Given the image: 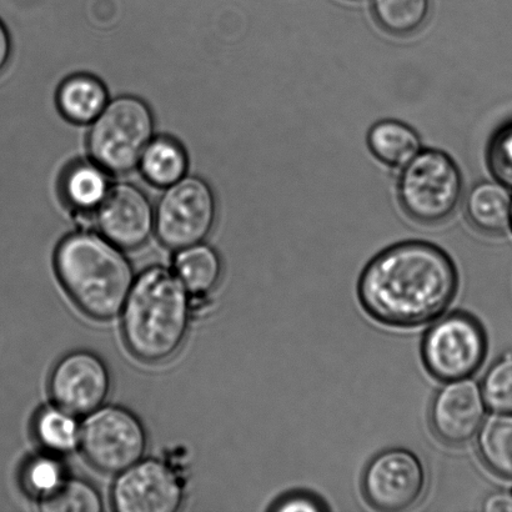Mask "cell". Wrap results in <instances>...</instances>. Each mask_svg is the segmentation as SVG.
Masks as SVG:
<instances>
[{
  "label": "cell",
  "instance_id": "obj_21",
  "mask_svg": "<svg viewBox=\"0 0 512 512\" xmlns=\"http://www.w3.org/2000/svg\"><path fill=\"white\" fill-rule=\"evenodd\" d=\"M478 434V453L483 464L499 478L512 480V413L489 416Z\"/></svg>",
  "mask_w": 512,
  "mask_h": 512
},
{
  "label": "cell",
  "instance_id": "obj_4",
  "mask_svg": "<svg viewBox=\"0 0 512 512\" xmlns=\"http://www.w3.org/2000/svg\"><path fill=\"white\" fill-rule=\"evenodd\" d=\"M459 165L443 150L424 149L403 167L398 183L401 208L420 224L444 223L463 197Z\"/></svg>",
  "mask_w": 512,
  "mask_h": 512
},
{
  "label": "cell",
  "instance_id": "obj_7",
  "mask_svg": "<svg viewBox=\"0 0 512 512\" xmlns=\"http://www.w3.org/2000/svg\"><path fill=\"white\" fill-rule=\"evenodd\" d=\"M79 449L93 468L118 475L144 459L148 434L133 411L124 406L103 405L85 416Z\"/></svg>",
  "mask_w": 512,
  "mask_h": 512
},
{
  "label": "cell",
  "instance_id": "obj_8",
  "mask_svg": "<svg viewBox=\"0 0 512 512\" xmlns=\"http://www.w3.org/2000/svg\"><path fill=\"white\" fill-rule=\"evenodd\" d=\"M215 218L217 204L212 188L198 177H184L165 188L155 208V233L160 243L178 252L204 243Z\"/></svg>",
  "mask_w": 512,
  "mask_h": 512
},
{
  "label": "cell",
  "instance_id": "obj_19",
  "mask_svg": "<svg viewBox=\"0 0 512 512\" xmlns=\"http://www.w3.org/2000/svg\"><path fill=\"white\" fill-rule=\"evenodd\" d=\"M174 271L192 296L209 295L217 288L223 273V263L212 247L200 243L178 250Z\"/></svg>",
  "mask_w": 512,
  "mask_h": 512
},
{
  "label": "cell",
  "instance_id": "obj_23",
  "mask_svg": "<svg viewBox=\"0 0 512 512\" xmlns=\"http://www.w3.org/2000/svg\"><path fill=\"white\" fill-rule=\"evenodd\" d=\"M43 512H100L102 495L92 483L79 478H67L54 493L38 501Z\"/></svg>",
  "mask_w": 512,
  "mask_h": 512
},
{
  "label": "cell",
  "instance_id": "obj_3",
  "mask_svg": "<svg viewBox=\"0 0 512 512\" xmlns=\"http://www.w3.org/2000/svg\"><path fill=\"white\" fill-rule=\"evenodd\" d=\"M60 284L89 318L108 321L122 314L135 278L124 250L103 235H68L54 254Z\"/></svg>",
  "mask_w": 512,
  "mask_h": 512
},
{
  "label": "cell",
  "instance_id": "obj_1",
  "mask_svg": "<svg viewBox=\"0 0 512 512\" xmlns=\"http://www.w3.org/2000/svg\"><path fill=\"white\" fill-rule=\"evenodd\" d=\"M460 276L451 256L429 242H404L375 255L361 273V308L376 323L414 329L434 323L458 294Z\"/></svg>",
  "mask_w": 512,
  "mask_h": 512
},
{
  "label": "cell",
  "instance_id": "obj_25",
  "mask_svg": "<svg viewBox=\"0 0 512 512\" xmlns=\"http://www.w3.org/2000/svg\"><path fill=\"white\" fill-rule=\"evenodd\" d=\"M486 408L494 413H512V353L490 366L481 383Z\"/></svg>",
  "mask_w": 512,
  "mask_h": 512
},
{
  "label": "cell",
  "instance_id": "obj_2",
  "mask_svg": "<svg viewBox=\"0 0 512 512\" xmlns=\"http://www.w3.org/2000/svg\"><path fill=\"white\" fill-rule=\"evenodd\" d=\"M192 295L174 270L150 266L135 278L122 311L130 353L147 364L172 359L187 338Z\"/></svg>",
  "mask_w": 512,
  "mask_h": 512
},
{
  "label": "cell",
  "instance_id": "obj_30",
  "mask_svg": "<svg viewBox=\"0 0 512 512\" xmlns=\"http://www.w3.org/2000/svg\"><path fill=\"white\" fill-rule=\"evenodd\" d=\"M510 228L512 229V203H511V223H510Z\"/></svg>",
  "mask_w": 512,
  "mask_h": 512
},
{
  "label": "cell",
  "instance_id": "obj_27",
  "mask_svg": "<svg viewBox=\"0 0 512 512\" xmlns=\"http://www.w3.org/2000/svg\"><path fill=\"white\" fill-rule=\"evenodd\" d=\"M269 510L275 512H320L329 511L330 508L319 496L308 493V491H290V493L275 500Z\"/></svg>",
  "mask_w": 512,
  "mask_h": 512
},
{
  "label": "cell",
  "instance_id": "obj_12",
  "mask_svg": "<svg viewBox=\"0 0 512 512\" xmlns=\"http://www.w3.org/2000/svg\"><path fill=\"white\" fill-rule=\"evenodd\" d=\"M485 414L484 396L475 381H449L431 401L430 428L441 443L460 448L479 433Z\"/></svg>",
  "mask_w": 512,
  "mask_h": 512
},
{
  "label": "cell",
  "instance_id": "obj_29",
  "mask_svg": "<svg viewBox=\"0 0 512 512\" xmlns=\"http://www.w3.org/2000/svg\"><path fill=\"white\" fill-rule=\"evenodd\" d=\"M10 57H12V40L7 27L0 20V74L7 68Z\"/></svg>",
  "mask_w": 512,
  "mask_h": 512
},
{
  "label": "cell",
  "instance_id": "obj_24",
  "mask_svg": "<svg viewBox=\"0 0 512 512\" xmlns=\"http://www.w3.org/2000/svg\"><path fill=\"white\" fill-rule=\"evenodd\" d=\"M59 456L44 453L33 456L23 465L20 473V483L27 494L33 498L42 500L62 485L68 478Z\"/></svg>",
  "mask_w": 512,
  "mask_h": 512
},
{
  "label": "cell",
  "instance_id": "obj_17",
  "mask_svg": "<svg viewBox=\"0 0 512 512\" xmlns=\"http://www.w3.org/2000/svg\"><path fill=\"white\" fill-rule=\"evenodd\" d=\"M60 113L74 124H92L108 104V93L100 80L74 75L60 85L57 95Z\"/></svg>",
  "mask_w": 512,
  "mask_h": 512
},
{
  "label": "cell",
  "instance_id": "obj_6",
  "mask_svg": "<svg viewBox=\"0 0 512 512\" xmlns=\"http://www.w3.org/2000/svg\"><path fill=\"white\" fill-rule=\"evenodd\" d=\"M488 355V335L473 314L454 311L440 316L426 331L421 343V358L434 379H469L478 373Z\"/></svg>",
  "mask_w": 512,
  "mask_h": 512
},
{
  "label": "cell",
  "instance_id": "obj_5",
  "mask_svg": "<svg viewBox=\"0 0 512 512\" xmlns=\"http://www.w3.org/2000/svg\"><path fill=\"white\" fill-rule=\"evenodd\" d=\"M153 133L148 105L139 98L120 97L108 103L92 123L89 152L109 174H127L139 165Z\"/></svg>",
  "mask_w": 512,
  "mask_h": 512
},
{
  "label": "cell",
  "instance_id": "obj_18",
  "mask_svg": "<svg viewBox=\"0 0 512 512\" xmlns=\"http://www.w3.org/2000/svg\"><path fill=\"white\" fill-rule=\"evenodd\" d=\"M79 416L57 404L44 406L33 420V434L45 453L63 456L79 449L82 424Z\"/></svg>",
  "mask_w": 512,
  "mask_h": 512
},
{
  "label": "cell",
  "instance_id": "obj_10",
  "mask_svg": "<svg viewBox=\"0 0 512 512\" xmlns=\"http://www.w3.org/2000/svg\"><path fill=\"white\" fill-rule=\"evenodd\" d=\"M185 486L173 464L142 459L118 474L112 489L113 508L119 512H175L182 509Z\"/></svg>",
  "mask_w": 512,
  "mask_h": 512
},
{
  "label": "cell",
  "instance_id": "obj_11",
  "mask_svg": "<svg viewBox=\"0 0 512 512\" xmlns=\"http://www.w3.org/2000/svg\"><path fill=\"white\" fill-rule=\"evenodd\" d=\"M112 390V375L105 361L88 350L72 351L54 366L49 378L53 403L77 416L102 408Z\"/></svg>",
  "mask_w": 512,
  "mask_h": 512
},
{
  "label": "cell",
  "instance_id": "obj_22",
  "mask_svg": "<svg viewBox=\"0 0 512 512\" xmlns=\"http://www.w3.org/2000/svg\"><path fill=\"white\" fill-rule=\"evenodd\" d=\"M430 0H371L375 22L393 37H411L424 27Z\"/></svg>",
  "mask_w": 512,
  "mask_h": 512
},
{
  "label": "cell",
  "instance_id": "obj_14",
  "mask_svg": "<svg viewBox=\"0 0 512 512\" xmlns=\"http://www.w3.org/2000/svg\"><path fill=\"white\" fill-rule=\"evenodd\" d=\"M512 199L498 182H481L470 190L465 203L471 225L486 235H503L510 229Z\"/></svg>",
  "mask_w": 512,
  "mask_h": 512
},
{
  "label": "cell",
  "instance_id": "obj_9",
  "mask_svg": "<svg viewBox=\"0 0 512 512\" xmlns=\"http://www.w3.org/2000/svg\"><path fill=\"white\" fill-rule=\"evenodd\" d=\"M428 485V474L418 455L403 448L381 451L366 465L361 491L371 508L404 511L419 503Z\"/></svg>",
  "mask_w": 512,
  "mask_h": 512
},
{
  "label": "cell",
  "instance_id": "obj_26",
  "mask_svg": "<svg viewBox=\"0 0 512 512\" xmlns=\"http://www.w3.org/2000/svg\"><path fill=\"white\" fill-rule=\"evenodd\" d=\"M486 163L496 182L512 189V120L500 125L491 135Z\"/></svg>",
  "mask_w": 512,
  "mask_h": 512
},
{
  "label": "cell",
  "instance_id": "obj_15",
  "mask_svg": "<svg viewBox=\"0 0 512 512\" xmlns=\"http://www.w3.org/2000/svg\"><path fill=\"white\" fill-rule=\"evenodd\" d=\"M60 187L65 203L80 214L97 212L112 189L109 173L95 162L73 164L64 173Z\"/></svg>",
  "mask_w": 512,
  "mask_h": 512
},
{
  "label": "cell",
  "instance_id": "obj_20",
  "mask_svg": "<svg viewBox=\"0 0 512 512\" xmlns=\"http://www.w3.org/2000/svg\"><path fill=\"white\" fill-rule=\"evenodd\" d=\"M139 167L150 184L168 188L187 174L188 157L177 140L169 137L153 138L140 158Z\"/></svg>",
  "mask_w": 512,
  "mask_h": 512
},
{
  "label": "cell",
  "instance_id": "obj_13",
  "mask_svg": "<svg viewBox=\"0 0 512 512\" xmlns=\"http://www.w3.org/2000/svg\"><path fill=\"white\" fill-rule=\"evenodd\" d=\"M100 234L123 250L142 248L155 232V210L142 190L122 183L97 210Z\"/></svg>",
  "mask_w": 512,
  "mask_h": 512
},
{
  "label": "cell",
  "instance_id": "obj_28",
  "mask_svg": "<svg viewBox=\"0 0 512 512\" xmlns=\"http://www.w3.org/2000/svg\"><path fill=\"white\" fill-rule=\"evenodd\" d=\"M483 510L488 512H512V490L490 494L484 501Z\"/></svg>",
  "mask_w": 512,
  "mask_h": 512
},
{
  "label": "cell",
  "instance_id": "obj_16",
  "mask_svg": "<svg viewBox=\"0 0 512 512\" xmlns=\"http://www.w3.org/2000/svg\"><path fill=\"white\" fill-rule=\"evenodd\" d=\"M368 147L379 162L390 168H403L420 152L421 139L410 125L386 119L370 128Z\"/></svg>",
  "mask_w": 512,
  "mask_h": 512
}]
</instances>
